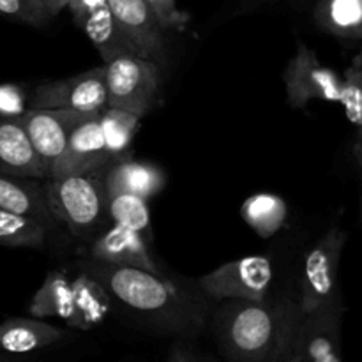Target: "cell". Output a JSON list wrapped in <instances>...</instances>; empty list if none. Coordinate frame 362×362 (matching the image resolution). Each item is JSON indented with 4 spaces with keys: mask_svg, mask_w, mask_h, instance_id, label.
I'll use <instances>...</instances> for the list:
<instances>
[{
    "mask_svg": "<svg viewBox=\"0 0 362 362\" xmlns=\"http://www.w3.org/2000/svg\"><path fill=\"white\" fill-rule=\"evenodd\" d=\"M66 332L37 317H13L0 324V352L30 354L62 341Z\"/></svg>",
    "mask_w": 362,
    "mask_h": 362,
    "instance_id": "obj_17",
    "label": "cell"
},
{
    "mask_svg": "<svg viewBox=\"0 0 362 362\" xmlns=\"http://www.w3.org/2000/svg\"><path fill=\"white\" fill-rule=\"evenodd\" d=\"M243 2L250 7H257V6H264V4H272L276 2V0H243Z\"/></svg>",
    "mask_w": 362,
    "mask_h": 362,
    "instance_id": "obj_33",
    "label": "cell"
},
{
    "mask_svg": "<svg viewBox=\"0 0 362 362\" xmlns=\"http://www.w3.org/2000/svg\"><path fill=\"white\" fill-rule=\"evenodd\" d=\"M286 99L292 108L300 110L311 101H341L343 78L336 71L320 62L317 53L297 42V49L283 73Z\"/></svg>",
    "mask_w": 362,
    "mask_h": 362,
    "instance_id": "obj_8",
    "label": "cell"
},
{
    "mask_svg": "<svg viewBox=\"0 0 362 362\" xmlns=\"http://www.w3.org/2000/svg\"><path fill=\"white\" fill-rule=\"evenodd\" d=\"M166 361L170 362H205L216 361L214 356L204 352V349L194 345V339L177 338V341L170 346V352L166 354Z\"/></svg>",
    "mask_w": 362,
    "mask_h": 362,
    "instance_id": "obj_30",
    "label": "cell"
},
{
    "mask_svg": "<svg viewBox=\"0 0 362 362\" xmlns=\"http://www.w3.org/2000/svg\"><path fill=\"white\" fill-rule=\"evenodd\" d=\"M101 172L106 191H126L145 200L158 197L166 186V173L158 165L134 161L129 156L108 163Z\"/></svg>",
    "mask_w": 362,
    "mask_h": 362,
    "instance_id": "obj_14",
    "label": "cell"
},
{
    "mask_svg": "<svg viewBox=\"0 0 362 362\" xmlns=\"http://www.w3.org/2000/svg\"><path fill=\"white\" fill-rule=\"evenodd\" d=\"M317 0H292V4H296V6H306V4H315Z\"/></svg>",
    "mask_w": 362,
    "mask_h": 362,
    "instance_id": "obj_34",
    "label": "cell"
},
{
    "mask_svg": "<svg viewBox=\"0 0 362 362\" xmlns=\"http://www.w3.org/2000/svg\"><path fill=\"white\" fill-rule=\"evenodd\" d=\"M78 27L85 32L94 48L101 55L103 64L112 62L113 59H119L122 55H138V49L134 48L133 42L127 39L122 28L113 18L110 6L101 7L95 13L88 14L87 18L78 23Z\"/></svg>",
    "mask_w": 362,
    "mask_h": 362,
    "instance_id": "obj_19",
    "label": "cell"
},
{
    "mask_svg": "<svg viewBox=\"0 0 362 362\" xmlns=\"http://www.w3.org/2000/svg\"><path fill=\"white\" fill-rule=\"evenodd\" d=\"M42 6L46 7V11H48V14L52 18H55L57 14L60 13V11L66 9L67 6V0H41Z\"/></svg>",
    "mask_w": 362,
    "mask_h": 362,
    "instance_id": "obj_32",
    "label": "cell"
},
{
    "mask_svg": "<svg viewBox=\"0 0 362 362\" xmlns=\"http://www.w3.org/2000/svg\"><path fill=\"white\" fill-rule=\"evenodd\" d=\"M345 303L338 293L300 318L290 362H341Z\"/></svg>",
    "mask_w": 362,
    "mask_h": 362,
    "instance_id": "obj_7",
    "label": "cell"
},
{
    "mask_svg": "<svg viewBox=\"0 0 362 362\" xmlns=\"http://www.w3.org/2000/svg\"><path fill=\"white\" fill-rule=\"evenodd\" d=\"M0 14L32 27H42L52 20L41 0H0Z\"/></svg>",
    "mask_w": 362,
    "mask_h": 362,
    "instance_id": "obj_27",
    "label": "cell"
},
{
    "mask_svg": "<svg viewBox=\"0 0 362 362\" xmlns=\"http://www.w3.org/2000/svg\"><path fill=\"white\" fill-rule=\"evenodd\" d=\"M272 279L274 271L271 258L251 255L219 265L198 278L197 285L214 303L226 299L260 300L269 297Z\"/></svg>",
    "mask_w": 362,
    "mask_h": 362,
    "instance_id": "obj_6",
    "label": "cell"
},
{
    "mask_svg": "<svg viewBox=\"0 0 362 362\" xmlns=\"http://www.w3.org/2000/svg\"><path fill=\"white\" fill-rule=\"evenodd\" d=\"M346 239L349 233L332 225L304 255L299 288V304L304 313L341 293L338 272Z\"/></svg>",
    "mask_w": 362,
    "mask_h": 362,
    "instance_id": "obj_5",
    "label": "cell"
},
{
    "mask_svg": "<svg viewBox=\"0 0 362 362\" xmlns=\"http://www.w3.org/2000/svg\"><path fill=\"white\" fill-rule=\"evenodd\" d=\"M94 113H81L60 108H27L20 122L27 133L35 156L45 166L46 177L53 163L60 158L67 145L71 131Z\"/></svg>",
    "mask_w": 362,
    "mask_h": 362,
    "instance_id": "obj_10",
    "label": "cell"
},
{
    "mask_svg": "<svg viewBox=\"0 0 362 362\" xmlns=\"http://www.w3.org/2000/svg\"><path fill=\"white\" fill-rule=\"evenodd\" d=\"M0 175L46 179V170L35 156L20 117H0Z\"/></svg>",
    "mask_w": 362,
    "mask_h": 362,
    "instance_id": "obj_16",
    "label": "cell"
},
{
    "mask_svg": "<svg viewBox=\"0 0 362 362\" xmlns=\"http://www.w3.org/2000/svg\"><path fill=\"white\" fill-rule=\"evenodd\" d=\"M108 106L105 64L59 80L41 81L28 99V108H60L101 113Z\"/></svg>",
    "mask_w": 362,
    "mask_h": 362,
    "instance_id": "obj_9",
    "label": "cell"
},
{
    "mask_svg": "<svg viewBox=\"0 0 362 362\" xmlns=\"http://www.w3.org/2000/svg\"><path fill=\"white\" fill-rule=\"evenodd\" d=\"M108 106L141 119L154 110L161 85L159 66L138 55H122L105 64Z\"/></svg>",
    "mask_w": 362,
    "mask_h": 362,
    "instance_id": "obj_4",
    "label": "cell"
},
{
    "mask_svg": "<svg viewBox=\"0 0 362 362\" xmlns=\"http://www.w3.org/2000/svg\"><path fill=\"white\" fill-rule=\"evenodd\" d=\"M105 6H108V0H67L66 9H69L74 23L78 25L88 14L95 13V11Z\"/></svg>",
    "mask_w": 362,
    "mask_h": 362,
    "instance_id": "obj_31",
    "label": "cell"
},
{
    "mask_svg": "<svg viewBox=\"0 0 362 362\" xmlns=\"http://www.w3.org/2000/svg\"><path fill=\"white\" fill-rule=\"evenodd\" d=\"M113 18L140 57L159 66L165 62V28L156 20L145 0H108Z\"/></svg>",
    "mask_w": 362,
    "mask_h": 362,
    "instance_id": "obj_12",
    "label": "cell"
},
{
    "mask_svg": "<svg viewBox=\"0 0 362 362\" xmlns=\"http://www.w3.org/2000/svg\"><path fill=\"white\" fill-rule=\"evenodd\" d=\"M28 313L37 318H60L69 327L87 331L74 304L71 278L64 269L48 272L28 304Z\"/></svg>",
    "mask_w": 362,
    "mask_h": 362,
    "instance_id": "obj_15",
    "label": "cell"
},
{
    "mask_svg": "<svg viewBox=\"0 0 362 362\" xmlns=\"http://www.w3.org/2000/svg\"><path fill=\"white\" fill-rule=\"evenodd\" d=\"M362 168V166H361ZM359 219H361V223H362V194H361V207H359Z\"/></svg>",
    "mask_w": 362,
    "mask_h": 362,
    "instance_id": "obj_35",
    "label": "cell"
},
{
    "mask_svg": "<svg viewBox=\"0 0 362 362\" xmlns=\"http://www.w3.org/2000/svg\"><path fill=\"white\" fill-rule=\"evenodd\" d=\"M304 311L288 296L219 300L211 313L218 352L233 362H290Z\"/></svg>",
    "mask_w": 362,
    "mask_h": 362,
    "instance_id": "obj_2",
    "label": "cell"
},
{
    "mask_svg": "<svg viewBox=\"0 0 362 362\" xmlns=\"http://www.w3.org/2000/svg\"><path fill=\"white\" fill-rule=\"evenodd\" d=\"M39 180L32 177L0 175V209L30 216L52 226L55 218L49 211L45 186Z\"/></svg>",
    "mask_w": 362,
    "mask_h": 362,
    "instance_id": "obj_18",
    "label": "cell"
},
{
    "mask_svg": "<svg viewBox=\"0 0 362 362\" xmlns=\"http://www.w3.org/2000/svg\"><path fill=\"white\" fill-rule=\"evenodd\" d=\"M78 269L94 276L119 304L145 327L175 338L194 339L209 324L212 308L200 288L179 285L165 274L83 260Z\"/></svg>",
    "mask_w": 362,
    "mask_h": 362,
    "instance_id": "obj_1",
    "label": "cell"
},
{
    "mask_svg": "<svg viewBox=\"0 0 362 362\" xmlns=\"http://www.w3.org/2000/svg\"><path fill=\"white\" fill-rule=\"evenodd\" d=\"M88 260L99 264L134 267L163 274L161 267L148 250V240L141 233L124 226L112 225L92 240L87 250Z\"/></svg>",
    "mask_w": 362,
    "mask_h": 362,
    "instance_id": "obj_13",
    "label": "cell"
},
{
    "mask_svg": "<svg viewBox=\"0 0 362 362\" xmlns=\"http://www.w3.org/2000/svg\"><path fill=\"white\" fill-rule=\"evenodd\" d=\"M101 170L52 177L42 184L55 221L66 225L76 237L94 235L108 219Z\"/></svg>",
    "mask_w": 362,
    "mask_h": 362,
    "instance_id": "obj_3",
    "label": "cell"
},
{
    "mask_svg": "<svg viewBox=\"0 0 362 362\" xmlns=\"http://www.w3.org/2000/svg\"><path fill=\"white\" fill-rule=\"evenodd\" d=\"M240 216L257 235L269 239L286 225L288 205L278 194L257 193L244 200Z\"/></svg>",
    "mask_w": 362,
    "mask_h": 362,
    "instance_id": "obj_21",
    "label": "cell"
},
{
    "mask_svg": "<svg viewBox=\"0 0 362 362\" xmlns=\"http://www.w3.org/2000/svg\"><path fill=\"white\" fill-rule=\"evenodd\" d=\"M48 228L45 221L0 209V246L42 250Z\"/></svg>",
    "mask_w": 362,
    "mask_h": 362,
    "instance_id": "obj_25",
    "label": "cell"
},
{
    "mask_svg": "<svg viewBox=\"0 0 362 362\" xmlns=\"http://www.w3.org/2000/svg\"><path fill=\"white\" fill-rule=\"evenodd\" d=\"M110 163L105 145L99 113L81 120L67 138V145L60 158L53 163L46 179L73 175V173H90L105 168Z\"/></svg>",
    "mask_w": 362,
    "mask_h": 362,
    "instance_id": "obj_11",
    "label": "cell"
},
{
    "mask_svg": "<svg viewBox=\"0 0 362 362\" xmlns=\"http://www.w3.org/2000/svg\"><path fill=\"white\" fill-rule=\"evenodd\" d=\"M140 117L134 113L112 108V106H106L99 113V124H101L103 136H105L110 163L129 156V147L134 140V134L140 129Z\"/></svg>",
    "mask_w": 362,
    "mask_h": 362,
    "instance_id": "obj_24",
    "label": "cell"
},
{
    "mask_svg": "<svg viewBox=\"0 0 362 362\" xmlns=\"http://www.w3.org/2000/svg\"><path fill=\"white\" fill-rule=\"evenodd\" d=\"M349 122L356 129L354 154L357 165L362 166V48L343 74L341 101Z\"/></svg>",
    "mask_w": 362,
    "mask_h": 362,
    "instance_id": "obj_26",
    "label": "cell"
},
{
    "mask_svg": "<svg viewBox=\"0 0 362 362\" xmlns=\"http://www.w3.org/2000/svg\"><path fill=\"white\" fill-rule=\"evenodd\" d=\"M106 212L112 225L124 226L141 233L145 239L152 240V218L148 200L126 191H106Z\"/></svg>",
    "mask_w": 362,
    "mask_h": 362,
    "instance_id": "obj_23",
    "label": "cell"
},
{
    "mask_svg": "<svg viewBox=\"0 0 362 362\" xmlns=\"http://www.w3.org/2000/svg\"><path fill=\"white\" fill-rule=\"evenodd\" d=\"M156 20L165 30H179L187 23V14L177 6V0H145Z\"/></svg>",
    "mask_w": 362,
    "mask_h": 362,
    "instance_id": "obj_28",
    "label": "cell"
},
{
    "mask_svg": "<svg viewBox=\"0 0 362 362\" xmlns=\"http://www.w3.org/2000/svg\"><path fill=\"white\" fill-rule=\"evenodd\" d=\"M73 285V297L76 310L83 320L85 327L92 329L95 325H101L106 320L113 306V300L105 286L88 274L87 271H81L71 279Z\"/></svg>",
    "mask_w": 362,
    "mask_h": 362,
    "instance_id": "obj_22",
    "label": "cell"
},
{
    "mask_svg": "<svg viewBox=\"0 0 362 362\" xmlns=\"http://www.w3.org/2000/svg\"><path fill=\"white\" fill-rule=\"evenodd\" d=\"M313 18L336 37L362 39V0H317Z\"/></svg>",
    "mask_w": 362,
    "mask_h": 362,
    "instance_id": "obj_20",
    "label": "cell"
},
{
    "mask_svg": "<svg viewBox=\"0 0 362 362\" xmlns=\"http://www.w3.org/2000/svg\"><path fill=\"white\" fill-rule=\"evenodd\" d=\"M28 108V95L14 83L0 85V117H20Z\"/></svg>",
    "mask_w": 362,
    "mask_h": 362,
    "instance_id": "obj_29",
    "label": "cell"
}]
</instances>
